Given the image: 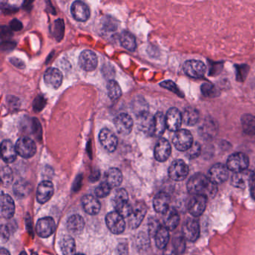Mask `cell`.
I'll list each match as a JSON object with an SVG mask.
<instances>
[{
  "instance_id": "cell-28",
  "label": "cell",
  "mask_w": 255,
  "mask_h": 255,
  "mask_svg": "<svg viewBox=\"0 0 255 255\" xmlns=\"http://www.w3.org/2000/svg\"><path fill=\"white\" fill-rule=\"evenodd\" d=\"M84 227L85 221L81 215L75 214V215H71L67 219V228L71 233L78 234L83 232Z\"/></svg>"
},
{
  "instance_id": "cell-9",
  "label": "cell",
  "mask_w": 255,
  "mask_h": 255,
  "mask_svg": "<svg viewBox=\"0 0 255 255\" xmlns=\"http://www.w3.org/2000/svg\"><path fill=\"white\" fill-rule=\"evenodd\" d=\"M184 72L191 78L199 79L204 77L206 73V65L199 60H188L184 63Z\"/></svg>"
},
{
  "instance_id": "cell-39",
  "label": "cell",
  "mask_w": 255,
  "mask_h": 255,
  "mask_svg": "<svg viewBox=\"0 0 255 255\" xmlns=\"http://www.w3.org/2000/svg\"><path fill=\"white\" fill-rule=\"evenodd\" d=\"M172 246L177 254L184 253L186 249V239L183 234L174 236L173 239Z\"/></svg>"
},
{
  "instance_id": "cell-35",
  "label": "cell",
  "mask_w": 255,
  "mask_h": 255,
  "mask_svg": "<svg viewBox=\"0 0 255 255\" xmlns=\"http://www.w3.org/2000/svg\"><path fill=\"white\" fill-rule=\"evenodd\" d=\"M60 246L63 255H76L75 241L71 236H64L61 240Z\"/></svg>"
},
{
  "instance_id": "cell-31",
  "label": "cell",
  "mask_w": 255,
  "mask_h": 255,
  "mask_svg": "<svg viewBox=\"0 0 255 255\" xmlns=\"http://www.w3.org/2000/svg\"><path fill=\"white\" fill-rule=\"evenodd\" d=\"M156 246L158 249H165L169 245L170 235L169 231L164 226H161L160 229L158 230L154 236Z\"/></svg>"
},
{
  "instance_id": "cell-15",
  "label": "cell",
  "mask_w": 255,
  "mask_h": 255,
  "mask_svg": "<svg viewBox=\"0 0 255 255\" xmlns=\"http://www.w3.org/2000/svg\"><path fill=\"white\" fill-rule=\"evenodd\" d=\"M166 127L169 131L177 132L183 122V115L177 108H169L166 115Z\"/></svg>"
},
{
  "instance_id": "cell-36",
  "label": "cell",
  "mask_w": 255,
  "mask_h": 255,
  "mask_svg": "<svg viewBox=\"0 0 255 255\" xmlns=\"http://www.w3.org/2000/svg\"><path fill=\"white\" fill-rule=\"evenodd\" d=\"M139 125H140L141 129L144 132H148L149 134L153 136V117L151 116L150 114H144V115L139 116Z\"/></svg>"
},
{
  "instance_id": "cell-2",
  "label": "cell",
  "mask_w": 255,
  "mask_h": 255,
  "mask_svg": "<svg viewBox=\"0 0 255 255\" xmlns=\"http://www.w3.org/2000/svg\"><path fill=\"white\" fill-rule=\"evenodd\" d=\"M113 205L115 211L125 218H129L132 211V205L129 204L128 191L124 189H119L115 191L113 197Z\"/></svg>"
},
{
  "instance_id": "cell-45",
  "label": "cell",
  "mask_w": 255,
  "mask_h": 255,
  "mask_svg": "<svg viewBox=\"0 0 255 255\" xmlns=\"http://www.w3.org/2000/svg\"><path fill=\"white\" fill-rule=\"evenodd\" d=\"M160 222H158L156 219H152L149 222V232L150 235L155 236L158 230L160 228Z\"/></svg>"
},
{
  "instance_id": "cell-7",
  "label": "cell",
  "mask_w": 255,
  "mask_h": 255,
  "mask_svg": "<svg viewBox=\"0 0 255 255\" xmlns=\"http://www.w3.org/2000/svg\"><path fill=\"white\" fill-rule=\"evenodd\" d=\"M15 147H16L18 154L25 159L32 157L37 150L35 142L30 138L28 137H22L18 139Z\"/></svg>"
},
{
  "instance_id": "cell-1",
  "label": "cell",
  "mask_w": 255,
  "mask_h": 255,
  "mask_svg": "<svg viewBox=\"0 0 255 255\" xmlns=\"http://www.w3.org/2000/svg\"><path fill=\"white\" fill-rule=\"evenodd\" d=\"M187 190L192 195H202L212 197L216 194L217 185L212 184L208 176L201 173L194 174L187 183Z\"/></svg>"
},
{
  "instance_id": "cell-5",
  "label": "cell",
  "mask_w": 255,
  "mask_h": 255,
  "mask_svg": "<svg viewBox=\"0 0 255 255\" xmlns=\"http://www.w3.org/2000/svg\"><path fill=\"white\" fill-rule=\"evenodd\" d=\"M190 172L187 163L182 160H176L171 163L169 169V176L174 181L185 180Z\"/></svg>"
},
{
  "instance_id": "cell-16",
  "label": "cell",
  "mask_w": 255,
  "mask_h": 255,
  "mask_svg": "<svg viewBox=\"0 0 255 255\" xmlns=\"http://www.w3.org/2000/svg\"><path fill=\"white\" fill-rule=\"evenodd\" d=\"M147 213V207L145 203H136L132 208V211L129 216V224L132 229H136L142 223L144 218Z\"/></svg>"
},
{
  "instance_id": "cell-49",
  "label": "cell",
  "mask_w": 255,
  "mask_h": 255,
  "mask_svg": "<svg viewBox=\"0 0 255 255\" xmlns=\"http://www.w3.org/2000/svg\"><path fill=\"white\" fill-rule=\"evenodd\" d=\"M164 255H178V254L171 245V246H167L165 249Z\"/></svg>"
},
{
  "instance_id": "cell-42",
  "label": "cell",
  "mask_w": 255,
  "mask_h": 255,
  "mask_svg": "<svg viewBox=\"0 0 255 255\" xmlns=\"http://www.w3.org/2000/svg\"><path fill=\"white\" fill-rule=\"evenodd\" d=\"M1 177H2V180L4 184H11L13 180V173H12L11 169L8 166L2 167V170H1Z\"/></svg>"
},
{
  "instance_id": "cell-54",
  "label": "cell",
  "mask_w": 255,
  "mask_h": 255,
  "mask_svg": "<svg viewBox=\"0 0 255 255\" xmlns=\"http://www.w3.org/2000/svg\"><path fill=\"white\" fill-rule=\"evenodd\" d=\"M83 255V254H79V255Z\"/></svg>"
},
{
  "instance_id": "cell-41",
  "label": "cell",
  "mask_w": 255,
  "mask_h": 255,
  "mask_svg": "<svg viewBox=\"0 0 255 255\" xmlns=\"http://www.w3.org/2000/svg\"><path fill=\"white\" fill-rule=\"evenodd\" d=\"M201 151V145H200L198 142H195V143L193 144L192 146L186 152V156H187V157L189 158L190 160H193V159H195V158L199 156Z\"/></svg>"
},
{
  "instance_id": "cell-11",
  "label": "cell",
  "mask_w": 255,
  "mask_h": 255,
  "mask_svg": "<svg viewBox=\"0 0 255 255\" xmlns=\"http://www.w3.org/2000/svg\"><path fill=\"white\" fill-rule=\"evenodd\" d=\"M182 234L187 240L194 242L198 240L201 233L200 225L198 221L194 218H190L183 225Z\"/></svg>"
},
{
  "instance_id": "cell-47",
  "label": "cell",
  "mask_w": 255,
  "mask_h": 255,
  "mask_svg": "<svg viewBox=\"0 0 255 255\" xmlns=\"http://www.w3.org/2000/svg\"><path fill=\"white\" fill-rule=\"evenodd\" d=\"M10 28L14 31H20L22 29V24L17 19L12 20L10 22Z\"/></svg>"
},
{
  "instance_id": "cell-24",
  "label": "cell",
  "mask_w": 255,
  "mask_h": 255,
  "mask_svg": "<svg viewBox=\"0 0 255 255\" xmlns=\"http://www.w3.org/2000/svg\"><path fill=\"white\" fill-rule=\"evenodd\" d=\"M83 209L89 215H94L98 214L101 211V204L98 198L91 195H87L82 199Z\"/></svg>"
},
{
  "instance_id": "cell-46",
  "label": "cell",
  "mask_w": 255,
  "mask_h": 255,
  "mask_svg": "<svg viewBox=\"0 0 255 255\" xmlns=\"http://www.w3.org/2000/svg\"><path fill=\"white\" fill-rule=\"evenodd\" d=\"M201 89H202L203 94H205L206 96L213 95L214 93L215 92L214 87L211 85L207 84V83H204V85H203Z\"/></svg>"
},
{
  "instance_id": "cell-29",
  "label": "cell",
  "mask_w": 255,
  "mask_h": 255,
  "mask_svg": "<svg viewBox=\"0 0 255 255\" xmlns=\"http://www.w3.org/2000/svg\"><path fill=\"white\" fill-rule=\"evenodd\" d=\"M106 182L111 187H118L122 183L123 175L119 169L116 168H111L106 174Z\"/></svg>"
},
{
  "instance_id": "cell-52",
  "label": "cell",
  "mask_w": 255,
  "mask_h": 255,
  "mask_svg": "<svg viewBox=\"0 0 255 255\" xmlns=\"http://www.w3.org/2000/svg\"><path fill=\"white\" fill-rule=\"evenodd\" d=\"M20 255H27V254H26V252H22L20 254Z\"/></svg>"
},
{
  "instance_id": "cell-26",
  "label": "cell",
  "mask_w": 255,
  "mask_h": 255,
  "mask_svg": "<svg viewBox=\"0 0 255 255\" xmlns=\"http://www.w3.org/2000/svg\"><path fill=\"white\" fill-rule=\"evenodd\" d=\"M1 214L5 218L13 217L15 212V205L13 199L8 194L2 192L1 195Z\"/></svg>"
},
{
  "instance_id": "cell-10",
  "label": "cell",
  "mask_w": 255,
  "mask_h": 255,
  "mask_svg": "<svg viewBox=\"0 0 255 255\" xmlns=\"http://www.w3.org/2000/svg\"><path fill=\"white\" fill-rule=\"evenodd\" d=\"M99 142L101 146L109 153L115 151L118 147V138L112 131L107 128L101 129L100 132Z\"/></svg>"
},
{
  "instance_id": "cell-8",
  "label": "cell",
  "mask_w": 255,
  "mask_h": 255,
  "mask_svg": "<svg viewBox=\"0 0 255 255\" xmlns=\"http://www.w3.org/2000/svg\"><path fill=\"white\" fill-rule=\"evenodd\" d=\"M212 184L218 185L225 183L229 177V170L227 166L222 163L213 165L209 170L208 175Z\"/></svg>"
},
{
  "instance_id": "cell-30",
  "label": "cell",
  "mask_w": 255,
  "mask_h": 255,
  "mask_svg": "<svg viewBox=\"0 0 255 255\" xmlns=\"http://www.w3.org/2000/svg\"><path fill=\"white\" fill-rule=\"evenodd\" d=\"M166 127V116L163 112H157L153 116V136H161L164 133Z\"/></svg>"
},
{
  "instance_id": "cell-43",
  "label": "cell",
  "mask_w": 255,
  "mask_h": 255,
  "mask_svg": "<svg viewBox=\"0 0 255 255\" xmlns=\"http://www.w3.org/2000/svg\"><path fill=\"white\" fill-rule=\"evenodd\" d=\"M160 85H161L162 87H163V88H167V89L173 91V92L178 94V95H182L180 90L177 88L175 83H173L171 80H168V81L163 82V83H162L161 84H160Z\"/></svg>"
},
{
  "instance_id": "cell-21",
  "label": "cell",
  "mask_w": 255,
  "mask_h": 255,
  "mask_svg": "<svg viewBox=\"0 0 255 255\" xmlns=\"http://www.w3.org/2000/svg\"><path fill=\"white\" fill-rule=\"evenodd\" d=\"M70 11H71L72 16L79 22H85L88 21L89 18V8L86 4L81 1H76L73 2Z\"/></svg>"
},
{
  "instance_id": "cell-22",
  "label": "cell",
  "mask_w": 255,
  "mask_h": 255,
  "mask_svg": "<svg viewBox=\"0 0 255 255\" xmlns=\"http://www.w3.org/2000/svg\"><path fill=\"white\" fill-rule=\"evenodd\" d=\"M54 193V187L51 182L48 180L42 181L37 189L36 198L40 204H45L50 201Z\"/></svg>"
},
{
  "instance_id": "cell-37",
  "label": "cell",
  "mask_w": 255,
  "mask_h": 255,
  "mask_svg": "<svg viewBox=\"0 0 255 255\" xmlns=\"http://www.w3.org/2000/svg\"><path fill=\"white\" fill-rule=\"evenodd\" d=\"M107 93L111 100L118 99L121 96V89L118 83L115 80H110L107 84Z\"/></svg>"
},
{
  "instance_id": "cell-23",
  "label": "cell",
  "mask_w": 255,
  "mask_h": 255,
  "mask_svg": "<svg viewBox=\"0 0 255 255\" xmlns=\"http://www.w3.org/2000/svg\"><path fill=\"white\" fill-rule=\"evenodd\" d=\"M171 198L169 194L165 191H160L154 197L153 208L158 213L165 214L169 210Z\"/></svg>"
},
{
  "instance_id": "cell-40",
  "label": "cell",
  "mask_w": 255,
  "mask_h": 255,
  "mask_svg": "<svg viewBox=\"0 0 255 255\" xmlns=\"http://www.w3.org/2000/svg\"><path fill=\"white\" fill-rule=\"evenodd\" d=\"M112 187L107 184L106 182H103L100 185L96 187L95 194L99 198H105L109 195Z\"/></svg>"
},
{
  "instance_id": "cell-18",
  "label": "cell",
  "mask_w": 255,
  "mask_h": 255,
  "mask_svg": "<svg viewBox=\"0 0 255 255\" xmlns=\"http://www.w3.org/2000/svg\"><path fill=\"white\" fill-rule=\"evenodd\" d=\"M115 128L120 134L126 135L129 134L133 127V121L130 115L128 114L122 113L116 117L114 120Z\"/></svg>"
},
{
  "instance_id": "cell-38",
  "label": "cell",
  "mask_w": 255,
  "mask_h": 255,
  "mask_svg": "<svg viewBox=\"0 0 255 255\" xmlns=\"http://www.w3.org/2000/svg\"><path fill=\"white\" fill-rule=\"evenodd\" d=\"M31 191L30 184L27 182L18 181L14 186L15 195L20 198H24L28 195Z\"/></svg>"
},
{
  "instance_id": "cell-12",
  "label": "cell",
  "mask_w": 255,
  "mask_h": 255,
  "mask_svg": "<svg viewBox=\"0 0 255 255\" xmlns=\"http://www.w3.org/2000/svg\"><path fill=\"white\" fill-rule=\"evenodd\" d=\"M208 204V197L205 195H193L188 204V211L192 216L199 217L204 213Z\"/></svg>"
},
{
  "instance_id": "cell-33",
  "label": "cell",
  "mask_w": 255,
  "mask_h": 255,
  "mask_svg": "<svg viewBox=\"0 0 255 255\" xmlns=\"http://www.w3.org/2000/svg\"><path fill=\"white\" fill-rule=\"evenodd\" d=\"M120 43L126 50L131 52L134 51L137 46L134 35L128 31H125L121 33L120 36Z\"/></svg>"
},
{
  "instance_id": "cell-20",
  "label": "cell",
  "mask_w": 255,
  "mask_h": 255,
  "mask_svg": "<svg viewBox=\"0 0 255 255\" xmlns=\"http://www.w3.org/2000/svg\"><path fill=\"white\" fill-rule=\"evenodd\" d=\"M171 147L169 141L160 139L154 148V157L157 161L166 162L171 156Z\"/></svg>"
},
{
  "instance_id": "cell-34",
  "label": "cell",
  "mask_w": 255,
  "mask_h": 255,
  "mask_svg": "<svg viewBox=\"0 0 255 255\" xmlns=\"http://www.w3.org/2000/svg\"><path fill=\"white\" fill-rule=\"evenodd\" d=\"M241 124L243 131L249 136H255V116L246 114L241 118Z\"/></svg>"
},
{
  "instance_id": "cell-3",
  "label": "cell",
  "mask_w": 255,
  "mask_h": 255,
  "mask_svg": "<svg viewBox=\"0 0 255 255\" xmlns=\"http://www.w3.org/2000/svg\"><path fill=\"white\" fill-rule=\"evenodd\" d=\"M226 166L230 171L234 173L240 172L247 170L249 166V159L246 153L237 152L228 157Z\"/></svg>"
},
{
  "instance_id": "cell-27",
  "label": "cell",
  "mask_w": 255,
  "mask_h": 255,
  "mask_svg": "<svg viewBox=\"0 0 255 255\" xmlns=\"http://www.w3.org/2000/svg\"><path fill=\"white\" fill-rule=\"evenodd\" d=\"M164 227L169 231H174L180 223V215L175 208H169L164 214Z\"/></svg>"
},
{
  "instance_id": "cell-19",
  "label": "cell",
  "mask_w": 255,
  "mask_h": 255,
  "mask_svg": "<svg viewBox=\"0 0 255 255\" xmlns=\"http://www.w3.org/2000/svg\"><path fill=\"white\" fill-rule=\"evenodd\" d=\"M63 75L59 69L50 67L44 74V82L47 86L57 89L63 83Z\"/></svg>"
},
{
  "instance_id": "cell-13",
  "label": "cell",
  "mask_w": 255,
  "mask_h": 255,
  "mask_svg": "<svg viewBox=\"0 0 255 255\" xmlns=\"http://www.w3.org/2000/svg\"><path fill=\"white\" fill-rule=\"evenodd\" d=\"M255 172L251 170H245L240 172L234 173L232 177V184L238 189H246L250 187L255 177Z\"/></svg>"
},
{
  "instance_id": "cell-6",
  "label": "cell",
  "mask_w": 255,
  "mask_h": 255,
  "mask_svg": "<svg viewBox=\"0 0 255 255\" xmlns=\"http://www.w3.org/2000/svg\"><path fill=\"white\" fill-rule=\"evenodd\" d=\"M106 223L108 229L114 234H121L126 228L125 218L116 211L111 212L106 217Z\"/></svg>"
},
{
  "instance_id": "cell-44",
  "label": "cell",
  "mask_w": 255,
  "mask_h": 255,
  "mask_svg": "<svg viewBox=\"0 0 255 255\" xmlns=\"http://www.w3.org/2000/svg\"><path fill=\"white\" fill-rule=\"evenodd\" d=\"M46 104V100L43 98V97H38L37 98H35V101L33 103L34 110L36 112H39V111L43 109V106Z\"/></svg>"
},
{
  "instance_id": "cell-32",
  "label": "cell",
  "mask_w": 255,
  "mask_h": 255,
  "mask_svg": "<svg viewBox=\"0 0 255 255\" xmlns=\"http://www.w3.org/2000/svg\"><path fill=\"white\" fill-rule=\"evenodd\" d=\"M183 115V122L187 126L192 127L199 121V112L196 108L187 107L184 109Z\"/></svg>"
},
{
  "instance_id": "cell-14",
  "label": "cell",
  "mask_w": 255,
  "mask_h": 255,
  "mask_svg": "<svg viewBox=\"0 0 255 255\" xmlns=\"http://www.w3.org/2000/svg\"><path fill=\"white\" fill-rule=\"evenodd\" d=\"M98 56L91 50H84L79 57V64L85 71H93L98 66Z\"/></svg>"
},
{
  "instance_id": "cell-51",
  "label": "cell",
  "mask_w": 255,
  "mask_h": 255,
  "mask_svg": "<svg viewBox=\"0 0 255 255\" xmlns=\"http://www.w3.org/2000/svg\"><path fill=\"white\" fill-rule=\"evenodd\" d=\"M0 255H10L9 252L7 249L2 248L0 249Z\"/></svg>"
},
{
  "instance_id": "cell-17",
  "label": "cell",
  "mask_w": 255,
  "mask_h": 255,
  "mask_svg": "<svg viewBox=\"0 0 255 255\" xmlns=\"http://www.w3.org/2000/svg\"><path fill=\"white\" fill-rule=\"evenodd\" d=\"M56 229V223L51 217H45L38 221L36 232L41 237L46 238L51 236Z\"/></svg>"
},
{
  "instance_id": "cell-4",
  "label": "cell",
  "mask_w": 255,
  "mask_h": 255,
  "mask_svg": "<svg viewBox=\"0 0 255 255\" xmlns=\"http://www.w3.org/2000/svg\"><path fill=\"white\" fill-rule=\"evenodd\" d=\"M172 142L179 151L187 152L194 144L192 135L190 131L186 129H179L175 132Z\"/></svg>"
},
{
  "instance_id": "cell-48",
  "label": "cell",
  "mask_w": 255,
  "mask_h": 255,
  "mask_svg": "<svg viewBox=\"0 0 255 255\" xmlns=\"http://www.w3.org/2000/svg\"><path fill=\"white\" fill-rule=\"evenodd\" d=\"M9 230H8V227L2 225L1 226V238H2V240L6 242L9 239Z\"/></svg>"
},
{
  "instance_id": "cell-50",
  "label": "cell",
  "mask_w": 255,
  "mask_h": 255,
  "mask_svg": "<svg viewBox=\"0 0 255 255\" xmlns=\"http://www.w3.org/2000/svg\"><path fill=\"white\" fill-rule=\"evenodd\" d=\"M250 192L253 199L255 200V175L250 185Z\"/></svg>"
},
{
  "instance_id": "cell-53",
  "label": "cell",
  "mask_w": 255,
  "mask_h": 255,
  "mask_svg": "<svg viewBox=\"0 0 255 255\" xmlns=\"http://www.w3.org/2000/svg\"><path fill=\"white\" fill-rule=\"evenodd\" d=\"M32 255H38L37 253H33Z\"/></svg>"
},
{
  "instance_id": "cell-25",
  "label": "cell",
  "mask_w": 255,
  "mask_h": 255,
  "mask_svg": "<svg viewBox=\"0 0 255 255\" xmlns=\"http://www.w3.org/2000/svg\"><path fill=\"white\" fill-rule=\"evenodd\" d=\"M1 152L2 160L6 163H11L15 161L18 156L16 147L10 140H4L1 144Z\"/></svg>"
}]
</instances>
